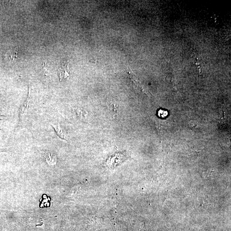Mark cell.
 Here are the masks:
<instances>
[{
  "label": "cell",
  "instance_id": "cell-1",
  "mask_svg": "<svg viewBox=\"0 0 231 231\" xmlns=\"http://www.w3.org/2000/svg\"><path fill=\"white\" fill-rule=\"evenodd\" d=\"M68 63L65 64H63V65L60 67L59 69V75L61 78V80L62 79L66 78L69 76V73L68 72Z\"/></svg>",
  "mask_w": 231,
  "mask_h": 231
},
{
  "label": "cell",
  "instance_id": "cell-2",
  "mask_svg": "<svg viewBox=\"0 0 231 231\" xmlns=\"http://www.w3.org/2000/svg\"><path fill=\"white\" fill-rule=\"evenodd\" d=\"M52 126L54 128L57 134L58 135V136L63 139H67V136L64 133L63 128H62L61 127L60 124H58V125H53Z\"/></svg>",
  "mask_w": 231,
  "mask_h": 231
},
{
  "label": "cell",
  "instance_id": "cell-3",
  "mask_svg": "<svg viewBox=\"0 0 231 231\" xmlns=\"http://www.w3.org/2000/svg\"><path fill=\"white\" fill-rule=\"evenodd\" d=\"M45 157L46 158V161L49 164H55L56 163V158L55 156L51 153H46L45 155Z\"/></svg>",
  "mask_w": 231,
  "mask_h": 231
},
{
  "label": "cell",
  "instance_id": "cell-4",
  "mask_svg": "<svg viewBox=\"0 0 231 231\" xmlns=\"http://www.w3.org/2000/svg\"><path fill=\"white\" fill-rule=\"evenodd\" d=\"M167 111H165L161 110L159 111L158 112V116H160V117H161L162 118L165 117L164 115L166 117L167 116Z\"/></svg>",
  "mask_w": 231,
  "mask_h": 231
}]
</instances>
